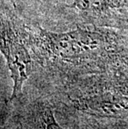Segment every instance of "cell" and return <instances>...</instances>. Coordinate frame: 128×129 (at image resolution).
<instances>
[{
	"label": "cell",
	"instance_id": "cell-1",
	"mask_svg": "<svg viewBox=\"0 0 128 129\" xmlns=\"http://www.w3.org/2000/svg\"><path fill=\"white\" fill-rule=\"evenodd\" d=\"M25 42L35 54L54 63L100 64L116 55L127 54L128 50L116 34L103 29L77 28L65 33L51 32L41 27L21 28Z\"/></svg>",
	"mask_w": 128,
	"mask_h": 129
},
{
	"label": "cell",
	"instance_id": "cell-5",
	"mask_svg": "<svg viewBox=\"0 0 128 129\" xmlns=\"http://www.w3.org/2000/svg\"><path fill=\"white\" fill-rule=\"evenodd\" d=\"M44 129H63L56 122L51 109H47L44 112Z\"/></svg>",
	"mask_w": 128,
	"mask_h": 129
},
{
	"label": "cell",
	"instance_id": "cell-4",
	"mask_svg": "<svg viewBox=\"0 0 128 129\" xmlns=\"http://www.w3.org/2000/svg\"><path fill=\"white\" fill-rule=\"evenodd\" d=\"M123 5V0H74L67 7L91 17H103L116 12Z\"/></svg>",
	"mask_w": 128,
	"mask_h": 129
},
{
	"label": "cell",
	"instance_id": "cell-2",
	"mask_svg": "<svg viewBox=\"0 0 128 129\" xmlns=\"http://www.w3.org/2000/svg\"><path fill=\"white\" fill-rule=\"evenodd\" d=\"M21 31L9 19L1 16V53L6 59L13 87L11 100L22 95V88L32 71V59Z\"/></svg>",
	"mask_w": 128,
	"mask_h": 129
},
{
	"label": "cell",
	"instance_id": "cell-3",
	"mask_svg": "<svg viewBox=\"0 0 128 129\" xmlns=\"http://www.w3.org/2000/svg\"><path fill=\"white\" fill-rule=\"evenodd\" d=\"M81 111L102 117H128V96L117 92H106L81 98L76 102Z\"/></svg>",
	"mask_w": 128,
	"mask_h": 129
}]
</instances>
